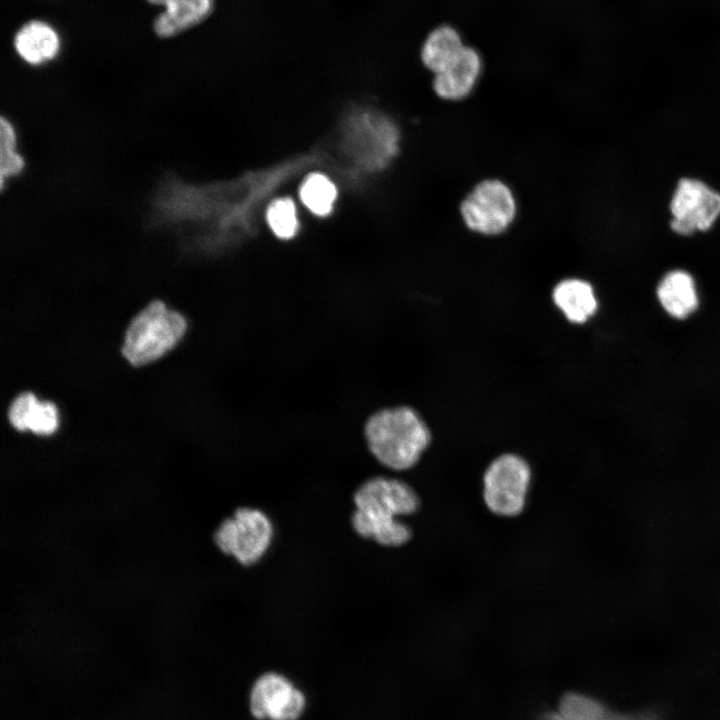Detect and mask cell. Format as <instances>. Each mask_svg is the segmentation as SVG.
I'll use <instances>...</instances> for the list:
<instances>
[{
    "mask_svg": "<svg viewBox=\"0 0 720 720\" xmlns=\"http://www.w3.org/2000/svg\"><path fill=\"white\" fill-rule=\"evenodd\" d=\"M249 707L258 720H296L305 708V696L281 674L269 672L253 684Z\"/></svg>",
    "mask_w": 720,
    "mask_h": 720,
    "instance_id": "8",
    "label": "cell"
},
{
    "mask_svg": "<svg viewBox=\"0 0 720 720\" xmlns=\"http://www.w3.org/2000/svg\"><path fill=\"white\" fill-rule=\"evenodd\" d=\"M657 296L663 308L677 319L686 318L698 305L694 280L682 270L671 271L664 276L658 285Z\"/></svg>",
    "mask_w": 720,
    "mask_h": 720,
    "instance_id": "16",
    "label": "cell"
},
{
    "mask_svg": "<svg viewBox=\"0 0 720 720\" xmlns=\"http://www.w3.org/2000/svg\"><path fill=\"white\" fill-rule=\"evenodd\" d=\"M151 5L163 6L152 24L160 39L176 37L206 21L214 12L215 0H146Z\"/></svg>",
    "mask_w": 720,
    "mask_h": 720,
    "instance_id": "11",
    "label": "cell"
},
{
    "mask_svg": "<svg viewBox=\"0 0 720 720\" xmlns=\"http://www.w3.org/2000/svg\"><path fill=\"white\" fill-rule=\"evenodd\" d=\"M464 225L483 236L504 233L517 215V201L512 189L499 179L477 183L460 204Z\"/></svg>",
    "mask_w": 720,
    "mask_h": 720,
    "instance_id": "5",
    "label": "cell"
},
{
    "mask_svg": "<svg viewBox=\"0 0 720 720\" xmlns=\"http://www.w3.org/2000/svg\"><path fill=\"white\" fill-rule=\"evenodd\" d=\"M532 483V469L522 456L503 453L495 457L482 475V500L489 512L501 518L520 515Z\"/></svg>",
    "mask_w": 720,
    "mask_h": 720,
    "instance_id": "4",
    "label": "cell"
},
{
    "mask_svg": "<svg viewBox=\"0 0 720 720\" xmlns=\"http://www.w3.org/2000/svg\"><path fill=\"white\" fill-rule=\"evenodd\" d=\"M13 46L27 64L39 66L55 59L61 49L57 31L47 22L33 19L15 32Z\"/></svg>",
    "mask_w": 720,
    "mask_h": 720,
    "instance_id": "12",
    "label": "cell"
},
{
    "mask_svg": "<svg viewBox=\"0 0 720 720\" xmlns=\"http://www.w3.org/2000/svg\"><path fill=\"white\" fill-rule=\"evenodd\" d=\"M552 299L565 318L575 324L586 322L597 310L591 284L579 278H566L553 288Z\"/></svg>",
    "mask_w": 720,
    "mask_h": 720,
    "instance_id": "14",
    "label": "cell"
},
{
    "mask_svg": "<svg viewBox=\"0 0 720 720\" xmlns=\"http://www.w3.org/2000/svg\"><path fill=\"white\" fill-rule=\"evenodd\" d=\"M7 418L16 430H29L38 435L52 434L58 426L56 406L50 401H39L28 391L19 393L11 401Z\"/></svg>",
    "mask_w": 720,
    "mask_h": 720,
    "instance_id": "13",
    "label": "cell"
},
{
    "mask_svg": "<svg viewBox=\"0 0 720 720\" xmlns=\"http://www.w3.org/2000/svg\"><path fill=\"white\" fill-rule=\"evenodd\" d=\"M364 436L376 460L396 471L414 467L432 439L424 419L409 406L375 411L364 424Z\"/></svg>",
    "mask_w": 720,
    "mask_h": 720,
    "instance_id": "2",
    "label": "cell"
},
{
    "mask_svg": "<svg viewBox=\"0 0 720 720\" xmlns=\"http://www.w3.org/2000/svg\"><path fill=\"white\" fill-rule=\"evenodd\" d=\"M539 720H663V713L656 707L620 711L595 696L575 691L563 695L557 709L544 712Z\"/></svg>",
    "mask_w": 720,
    "mask_h": 720,
    "instance_id": "9",
    "label": "cell"
},
{
    "mask_svg": "<svg viewBox=\"0 0 720 720\" xmlns=\"http://www.w3.org/2000/svg\"><path fill=\"white\" fill-rule=\"evenodd\" d=\"M356 510L352 524L356 532L384 546H400L411 537L401 516L413 514L419 499L407 483L375 477L363 483L354 495Z\"/></svg>",
    "mask_w": 720,
    "mask_h": 720,
    "instance_id": "1",
    "label": "cell"
},
{
    "mask_svg": "<svg viewBox=\"0 0 720 720\" xmlns=\"http://www.w3.org/2000/svg\"><path fill=\"white\" fill-rule=\"evenodd\" d=\"M482 70L483 61L480 53L475 48L465 45L447 68L434 74L433 90L445 101L463 100L475 89Z\"/></svg>",
    "mask_w": 720,
    "mask_h": 720,
    "instance_id": "10",
    "label": "cell"
},
{
    "mask_svg": "<svg viewBox=\"0 0 720 720\" xmlns=\"http://www.w3.org/2000/svg\"><path fill=\"white\" fill-rule=\"evenodd\" d=\"M671 228L680 235L708 230L720 215V194L705 183L681 179L670 203Z\"/></svg>",
    "mask_w": 720,
    "mask_h": 720,
    "instance_id": "7",
    "label": "cell"
},
{
    "mask_svg": "<svg viewBox=\"0 0 720 720\" xmlns=\"http://www.w3.org/2000/svg\"><path fill=\"white\" fill-rule=\"evenodd\" d=\"M464 46L461 34L455 27L439 25L426 36L420 58L429 71L437 74L458 57Z\"/></svg>",
    "mask_w": 720,
    "mask_h": 720,
    "instance_id": "15",
    "label": "cell"
},
{
    "mask_svg": "<svg viewBox=\"0 0 720 720\" xmlns=\"http://www.w3.org/2000/svg\"><path fill=\"white\" fill-rule=\"evenodd\" d=\"M186 328V320L179 312L168 309L161 300H154L130 320L121 354L132 366L145 365L172 349Z\"/></svg>",
    "mask_w": 720,
    "mask_h": 720,
    "instance_id": "3",
    "label": "cell"
},
{
    "mask_svg": "<svg viewBox=\"0 0 720 720\" xmlns=\"http://www.w3.org/2000/svg\"><path fill=\"white\" fill-rule=\"evenodd\" d=\"M267 221L276 236L282 239L292 238L298 229L296 208L289 198L273 201L267 209Z\"/></svg>",
    "mask_w": 720,
    "mask_h": 720,
    "instance_id": "19",
    "label": "cell"
},
{
    "mask_svg": "<svg viewBox=\"0 0 720 720\" xmlns=\"http://www.w3.org/2000/svg\"><path fill=\"white\" fill-rule=\"evenodd\" d=\"M273 528L269 518L255 508H240L222 522L215 534L217 546L243 565L259 561L270 546Z\"/></svg>",
    "mask_w": 720,
    "mask_h": 720,
    "instance_id": "6",
    "label": "cell"
},
{
    "mask_svg": "<svg viewBox=\"0 0 720 720\" xmlns=\"http://www.w3.org/2000/svg\"><path fill=\"white\" fill-rule=\"evenodd\" d=\"M25 162L17 150V136L12 123L2 117L0 124V178L3 189L6 180L18 175Z\"/></svg>",
    "mask_w": 720,
    "mask_h": 720,
    "instance_id": "18",
    "label": "cell"
},
{
    "mask_svg": "<svg viewBox=\"0 0 720 720\" xmlns=\"http://www.w3.org/2000/svg\"><path fill=\"white\" fill-rule=\"evenodd\" d=\"M299 193L304 205L318 216H326L331 212L337 195L333 182L320 173L309 175Z\"/></svg>",
    "mask_w": 720,
    "mask_h": 720,
    "instance_id": "17",
    "label": "cell"
}]
</instances>
